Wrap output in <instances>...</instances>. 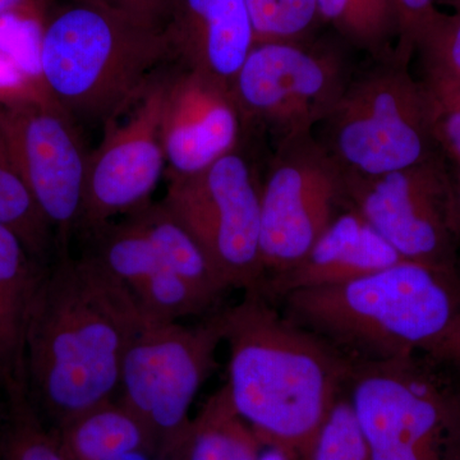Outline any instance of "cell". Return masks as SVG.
Wrapping results in <instances>:
<instances>
[{
	"mask_svg": "<svg viewBox=\"0 0 460 460\" xmlns=\"http://www.w3.org/2000/svg\"><path fill=\"white\" fill-rule=\"evenodd\" d=\"M131 293L89 252L45 266L25 345L30 399L51 429L118 396L127 350L146 323Z\"/></svg>",
	"mask_w": 460,
	"mask_h": 460,
	"instance_id": "cell-1",
	"label": "cell"
},
{
	"mask_svg": "<svg viewBox=\"0 0 460 460\" xmlns=\"http://www.w3.org/2000/svg\"><path fill=\"white\" fill-rule=\"evenodd\" d=\"M228 345V393L262 445L307 459L314 436L344 394L353 363L279 313L260 290L217 310Z\"/></svg>",
	"mask_w": 460,
	"mask_h": 460,
	"instance_id": "cell-2",
	"label": "cell"
},
{
	"mask_svg": "<svg viewBox=\"0 0 460 460\" xmlns=\"http://www.w3.org/2000/svg\"><path fill=\"white\" fill-rule=\"evenodd\" d=\"M284 314L352 363L425 354L460 314V272L402 261L339 286L296 290Z\"/></svg>",
	"mask_w": 460,
	"mask_h": 460,
	"instance_id": "cell-3",
	"label": "cell"
},
{
	"mask_svg": "<svg viewBox=\"0 0 460 460\" xmlns=\"http://www.w3.org/2000/svg\"><path fill=\"white\" fill-rule=\"evenodd\" d=\"M175 60L166 27L95 3L75 2L45 18L42 80L75 123L108 127L135 108Z\"/></svg>",
	"mask_w": 460,
	"mask_h": 460,
	"instance_id": "cell-4",
	"label": "cell"
},
{
	"mask_svg": "<svg viewBox=\"0 0 460 460\" xmlns=\"http://www.w3.org/2000/svg\"><path fill=\"white\" fill-rule=\"evenodd\" d=\"M411 58L394 49L356 71L320 124L321 136H314L345 177H378L443 156L428 96L410 71Z\"/></svg>",
	"mask_w": 460,
	"mask_h": 460,
	"instance_id": "cell-5",
	"label": "cell"
},
{
	"mask_svg": "<svg viewBox=\"0 0 460 460\" xmlns=\"http://www.w3.org/2000/svg\"><path fill=\"white\" fill-rule=\"evenodd\" d=\"M348 399L371 460H460L458 378L425 354L353 363Z\"/></svg>",
	"mask_w": 460,
	"mask_h": 460,
	"instance_id": "cell-6",
	"label": "cell"
},
{
	"mask_svg": "<svg viewBox=\"0 0 460 460\" xmlns=\"http://www.w3.org/2000/svg\"><path fill=\"white\" fill-rule=\"evenodd\" d=\"M222 343L215 310L193 325L146 321L129 345L117 398L146 426L157 460H168L183 443L190 407L217 370Z\"/></svg>",
	"mask_w": 460,
	"mask_h": 460,
	"instance_id": "cell-7",
	"label": "cell"
},
{
	"mask_svg": "<svg viewBox=\"0 0 460 460\" xmlns=\"http://www.w3.org/2000/svg\"><path fill=\"white\" fill-rule=\"evenodd\" d=\"M344 47L316 38L256 44L232 84L247 126L268 129L275 144L316 131L356 74Z\"/></svg>",
	"mask_w": 460,
	"mask_h": 460,
	"instance_id": "cell-8",
	"label": "cell"
},
{
	"mask_svg": "<svg viewBox=\"0 0 460 460\" xmlns=\"http://www.w3.org/2000/svg\"><path fill=\"white\" fill-rule=\"evenodd\" d=\"M163 202L198 239L229 288L260 290L261 181L241 150L192 177L168 178Z\"/></svg>",
	"mask_w": 460,
	"mask_h": 460,
	"instance_id": "cell-9",
	"label": "cell"
},
{
	"mask_svg": "<svg viewBox=\"0 0 460 460\" xmlns=\"http://www.w3.org/2000/svg\"><path fill=\"white\" fill-rule=\"evenodd\" d=\"M348 206L347 178L314 132L278 142L261 181L265 281L301 261Z\"/></svg>",
	"mask_w": 460,
	"mask_h": 460,
	"instance_id": "cell-10",
	"label": "cell"
},
{
	"mask_svg": "<svg viewBox=\"0 0 460 460\" xmlns=\"http://www.w3.org/2000/svg\"><path fill=\"white\" fill-rule=\"evenodd\" d=\"M0 142L68 252L83 217L87 159L77 123L51 95L0 102Z\"/></svg>",
	"mask_w": 460,
	"mask_h": 460,
	"instance_id": "cell-11",
	"label": "cell"
},
{
	"mask_svg": "<svg viewBox=\"0 0 460 460\" xmlns=\"http://www.w3.org/2000/svg\"><path fill=\"white\" fill-rule=\"evenodd\" d=\"M345 178L350 206L402 259L458 269L459 238L444 156L378 177Z\"/></svg>",
	"mask_w": 460,
	"mask_h": 460,
	"instance_id": "cell-12",
	"label": "cell"
},
{
	"mask_svg": "<svg viewBox=\"0 0 460 460\" xmlns=\"http://www.w3.org/2000/svg\"><path fill=\"white\" fill-rule=\"evenodd\" d=\"M166 75L133 108L126 122L109 124L102 144L89 154L80 230L87 234L119 214L148 204L166 169L162 113Z\"/></svg>",
	"mask_w": 460,
	"mask_h": 460,
	"instance_id": "cell-13",
	"label": "cell"
},
{
	"mask_svg": "<svg viewBox=\"0 0 460 460\" xmlns=\"http://www.w3.org/2000/svg\"><path fill=\"white\" fill-rule=\"evenodd\" d=\"M165 80L162 142L168 178L192 177L241 147L247 124L232 87L195 69Z\"/></svg>",
	"mask_w": 460,
	"mask_h": 460,
	"instance_id": "cell-14",
	"label": "cell"
},
{
	"mask_svg": "<svg viewBox=\"0 0 460 460\" xmlns=\"http://www.w3.org/2000/svg\"><path fill=\"white\" fill-rule=\"evenodd\" d=\"M87 252L127 288L145 319L175 323L215 311L210 302L169 268L131 217L90 233Z\"/></svg>",
	"mask_w": 460,
	"mask_h": 460,
	"instance_id": "cell-15",
	"label": "cell"
},
{
	"mask_svg": "<svg viewBox=\"0 0 460 460\" xmlns=\"http://www.w3.org/2000/svg\"><path fill=\"white\" fill-rule=\"evenodd\" d=\"M402 260L349 204L323 230L301 261L266 279L261 292L275 304L296 290L349 283Z\"/></svg>",
	"mask_w": 460,
	"mask_h": 460,
	"instance_id": "cell-16",
	"label": "cell"
},
{
	"mask_svg": "<svg viewBox=\"0 0 460 460\" xmlns=\"http://www.w3.org/2000/svg\"><path fill=\"white\" fill-rule=\"evenodd\" d=\"M166 31L181 66L229 87L256 45L246 0H178Z\"/></svg>",
	"mask_w": 460,
	"mask_h": 460,
	"instance_id": "cell-17",
	"label": "cell"
},
{
	"mask_svg": "<svg viewBox=\"0 0 460 460\" xmlns=\"http://www.w3.org/2000/svg\"><path fill=\"white\" fill-rule=\"evenodd\" d=\"M45 266L13 230L0 223V394L26 385L30 311Z\"/></svg>",
	"mask_w": 460,
	"mask_h": 460,
	"instance_id": "cell-18",
	"label": "cell"
},
{
	"mask_svg": "<svg viewBox=\"0 0 460 460\" xmlns=\"http://www.w3.org/2000/svg\"><path fill=\"white\" fill-rule=\"evenodd\" d=\"M54 431L69 460H113L140 450L155 454L146 426L118 398L84 411Z\"/></svg>",
	"mask_w": 460,
	"mask_h": 460,
	"instance_id": "cell-19",
	"label": "cell"
},
{
	"mask_svg": "<svg viewBox=\"0 0 460 460\" xmlns=\"http://www.w3.org/2000/svg\"><path fill=\"white\" fill-rule=\"evenodd\" d=\"M128 217L153 242L169 268L215 307L230 288L198 239L168 206L163 201L148 202Z\"/></svg>",
	"mask_w": 460,
	"mask_h": 460,
	"instance_id": "cell-20",
	"label": "cell"
},
{
	"mask_svg": "<svg viewBox=\"0 0 460 460\" xmlns=\"http://www.w3.org/2000/svg\"><path fill=\"white\" fill-rule=\"evenodd\" d=\"M260 449L261 443L233 410L224 386L206 402L168 460H259Z\"/></svg>",
	"mask_w": 460,
	"mask_h": 460,
	"instance_id": "cell-21",
	"label": "cell"
},
{
	"mask_svg": "<svg viewBox=\"0 0 460 460\" xmlns=\"http://www.w3.org/2000/svg\"><path fill=\"white\" fill-rule=\"evenodd\" d=\"M45 18L41 12H16L0 18V102L50 95L40 66Z\"/></svg>",
	"mask_w": 460,
	"mask_h": 460,
	"instance_id": "cell-22",
	"label": "cell"
},
{
	"mask_svg": "<svg viewBox=\"0 0 460 460\" xmlns=\"http://www.w3.org/2000/svg\"><path fill=\"white\" fill-rule=\"evenodd\" d=\"M0 223L21 238L36 261L49 265L58 244L51 228L13 160L0 142Z\"/></svg>",
	"mask_w": 460,
	"mask_h": 460,
	"instance_id": "cell-23",
	"label": "cell"
},
{
	"mask_svg": "<svg viewBox=\"0 0 460 460\" xmlns=\"http://www.w3.org/2000/svg\"><path fill=\"white\" fill-rule=\"evenodd\" d=\"M5 405L4 460H69L51 429L30 399L27 385L3 395Z\"/></svg>",
	"mask_w": 460,
	"mask_h": 460,
	"instance_id": "cell-24",
	"label": "cell"
},
{
	"mask_svg": "<svg viewBox=\"0 0 460 460\" xmlns=\"http://www.w3.org/2000/svg\"><path fill=\"white\" fill-rule=\"evenodd\" d=\"M256 44L316 38L323 25L316 0H246Z\"/></svg>",
	"mask_w": 460,
	"mask_h": 460,
	"instance_id": "cell-25",
	"label": "cell"
},
{
	"mask_svg": "<svg viewBox=\"0 0 460 460\" xmlns=\"http://www.w3.org/2000/svg\"><path fill=\"white\" fill-rule=\"evenodd\" d=\"M305 460H371L347 393L332 405Z\"/></svg>",
	"mask_w": 460,
	"mask_h": 460,
	"instance_id": "cell-26",
	"label": "cell"
},
{
	"mask_svg": "<svg viewBox=\"0 0 460 460\" xmlns=\"http://www.w3.org/2000/svg\"><path fill=\"white\" fill-rule=\"evenodd\" d=\"M352 38L349 47L366 51L372 59L390 56L399 38L395 0H349Z\"/></svg>",
	"mask_w": 460,
	"mask_h": 460,
	"instance_id": "cell-27",
	"label": "cell"
},
{
	"mask_svg": "<svg viewBox=\"0 0 460 460\" xmlns=\"http://www.w3.org/2000/svg\"><path fill=\"white\" fill-rule=\"evenodd\" d=\"M425 75L460 83V9L438 18L417 44Z\"/></svg>",
	"mask_w": 460,
	"mask_h": 460,
	"instance_id": "cell-28",
	"label": "cell"
},
{
	"mask_svg": "<svg viewBox=\"0 0 460 460\" xmlns=\"http://www.w3.org/2000/svg\"><path fill=\"white\" fill-rule=\"evenodd\" d=\"M399 14V38L395 49L413 56L425 33L443 16L438 0H395Z\"/></svg>",
	"mask_w": 460,
	"mask_h": 460,
	"instance_id": "cell-29",
	"label": "cell"
},
{
	"mask_svg": "<svg viewBox=\"0 0 460 460\" xmlns=\"http://www.w3.org/2000/svg\"><path fill=\"white\" fill-rule=\"evenodd\" d=\"M95 3L127 16L136 18L148 25L166 27L178 0H75Z\"/></svg>",
	"mask_w": 460,
	"mask_h": 460,
	"instance_id": "cell-30",
	"label": "cell"
},
{
	"mask_svg": "<svg viewBox=\"0 0 460 460\" xmlns=\"http://www.w3.org/2000/svg\"><path fill=\"white\" fill-rule=\"evenodd\" d=\"M425 356L450 367L460 368V314Z\"/></svg>",
	"mask_w": 460,
	"mask_h": 460,
	"instance_id": "cell-31",
	"label": "cell"
},
{
	"mask_svg": "<svg viewBox=\"0 0 460 460\" xmlns=\"http://www.w3.org/2000/svg\"><path fill=\"white\" fill-rule=\"evenodd\" d=\"M48 0H0V18L16 12H41L45 13Z\"/></svg>",
	"mask_w": 460,
	"mask_h": 460,
	"instance_id": "cell-32",
	"label": "cell"
},
{
	"mask_svg": "<svg viewBox=\"0 0 460 460\" xmlns=\"http://www.w3.org/2000/svg\"><path fill=\"white\" fill-rule=\"evenodd\" d=\"M456 171L450 172V184H452L453 217L456 234L460 241V163L454 164Z\"/></svg>",
	"mask_w": 460,
	"mask_h": 460,
	"instance_id": "cell-33",
	"label": "cell"
},
{
	"mask_svg": "<svg viewBox=\"0 0 460 460\" xmlns=\"http://www.w3.org/2000/svg\"><path fill=\"white\" fill-rule=\"evenodd\" d=\"M259 460H296L290 454L284 452L277 447L271 445H262L260 449Z\"/></svg>",
	"mask_w": 460,
	"mask_h": 460,
	"instance_id": "cell-34",
	"label": "cell"
},
{
	"mask_svg": "<svg viewBox=\"0 0 460 460\" xmlns=\"http://www.w3.org/2000/svg\"><path fill=\"white\" fill-rule=\"evenodd\" d=\"M5 444V405L4 401L0 402V460H4Z\"/></svg>",
	"mask_w": 460,
	"mask_h": 460,
	"instance_id": "cell-35",
	"label": "cell"
},
{
	"mask_svg": "<svg viewBox=\"0 0 460 460\" xmlns=\"http://www.w3.org/2000/svg\"><path fill=\"white\" fill-rule=\"evenodd\" d=\"M156 459L155 454L150 450H140V452H133L124 454V456H118L113 460H154Z\"/></svg>",
	"mask_w": 460,
	"mask_h": 460,
	"instance_id": "cell-36",
	"label": "cell"
},
{
	"mask_svg": "<svg viewBox=\"0 0 460 460\" xmlns=\"http://www.w3.org/2000/svg\"><path fill=\"white\" fill-rule=\"evenodd\" d=\"M426 77H429V75H426ZM435 78V77H431ZM436 80H440V78H436ZM443 81V83L449 84L450 87L454 90V93L458 95V98L460 99V83H454V81H447V80H440Z\"/></svg>",
	"mask_w": 460,
	"mask_h": 460,
	"instance_id": "cell-37",
	"label": "cell"
},
{
	"mask_svg": "<svg viewBox=\"0 0 460 460\" xmlns=\"http://www.w3.org/2000/svg\"><path fill=\"white\" fill-rule=\"evenodd\" d=\"M438 3H444V4L450 5L454 11L460 9V0H438Z\"/></svg>",
	"mask_w": 460,
	"mask_h": 460,
	"instance_id": "cell-38",
	"label": "cell"
},
{
	"mask_svg": "<svg viewBox=\"0 0 460 460\" xmlns=\"http://www.w3.org/2000/svg\"><path fill=\"white\" fill-rule=\"evenodd\" d=\"M458 378V389H459V398H460V376L456 377Z\"/></svg>",
	"mask_w": 460,
	"mask_h": 460,
	"instance_id": "cell-39",
	"label": "cell"
}]
</instances>
